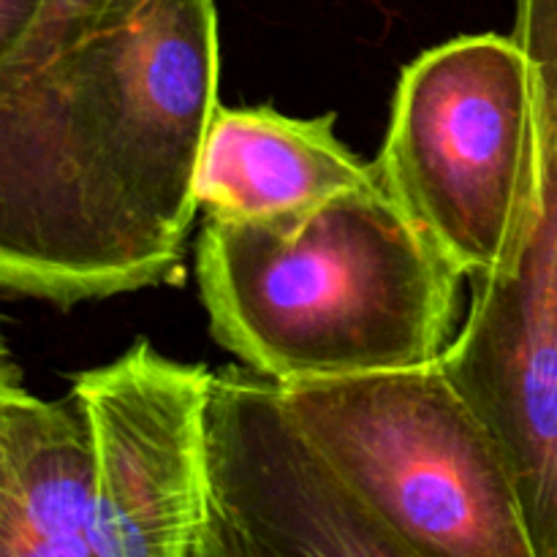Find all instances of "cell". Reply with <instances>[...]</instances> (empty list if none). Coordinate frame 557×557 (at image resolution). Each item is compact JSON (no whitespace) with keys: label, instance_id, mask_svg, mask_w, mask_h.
Segmentation results:
<instances>
[{"label":"cell","instance_id":"1","mask_svg":"<svg viewBox=\"0 0 557 557\" xmlns=\"http://www.w3.org/2000/svg\"><path fill=\"white\" fill-rule=\"evenodd\" d=\"M215 0H112L36 65H0V286L74 308L166 283L221 107Z\"/></svg>","mask_w":557,"mask_h":557},{"label":"cell","instance_id":"2","mask_svg":"<svg viewBox=\"0 0 557 557\" xmlns=\"http://www.w3.org/2000/svg\"><path fill=\"white\" fill-rule=\"evenodd\" d=\"M196 277L218 346L281 384L441 362L462 281L379 177L297 221H207Z\"/></svg>","mask_w":557,"mask_h":557},{"label":"cell","instance_id":"3","mask_svg":"<svg viewBox=\"0 0 557 557\" xmlns=\"http://www.w3.org/2000/svg\"><path fill=\"white\" fill-rule=\"evenodd\" d=\"M283 397L411 557H533L509 460L444 362L297 381Z\"/></svg>","mask_w":557,"mask_h":557},{"label":"cell","instance_id":"4","mask_svg":"<svg viewBox=\"0 0 557 557\" xmlns=\"http://www.w3.org/2000/svg\"><path fill=\"white\" fill-rule=\"evenodd\" d=\"M373 166L462 277H509L539 172L533 71L515 33L457 36L408 63Z\"/></svg>","mask_w":557,"mask_h":557},{"label":"cell","instance_id":"5","mask_svg":"<svg viewBox=\"0 0 557 557\" xmlns=\"http://www.w3.org/2000/svg\"><path fill=\"white\" fill-rule=\"evenodd\" d=\"M536 109V205L515 272L476 277L444 368L498 438L533 557H557V0H517Z\"/></svg>","mask_w":557,"mask_h":557},{"label":"cell","instance_id":"6","mask_svg":"<svg viewBox=\"0 0 557 557\" xmlns=\"http://www.w3.org/2000/svg\"><path fill=\"white\" fill-rule=\"evenodd\" d=\"M210 557H411L299 424L281 381L215 370L207 397Z\"/></svg>","mask_w":557,"mask_h":557},{"label":"cell","instance_id":"7","mask_svg":"<svg viewBox=\"0 0 557 557\" xmlns=\"http://www.w3.org/2000/svg\"><path fill=\"white\" fill-rule=\"evenodd\" d=\"M212 373L139 341L74 375L98 462L96 557H210Z\"/></svg>","mask_w":557,"mask_h":557},{"label":"cell","instance_id":"8","mask_svg":"<svg viewBox=\"0 0 557 557\" xmlns=\"http://www.w3.org/2000/svg\"><path fill=\"white\" fill-rule=\"evenodd\" d=\"M98 462L79 400H41L3 362L0 557H96Z\"/></svg>","mask_w":557,"mask_h":557},{"label":"cell","instance_id":"9","mask_svg":"<svg viewBox=\"0 0 557 557\" xmlns=\"http://www.w3.org/2000/svg\"><path fill=\"white\" fill-rule=\"evenodd\" d=\"M379 177L335 136V114L288 117L272 107H218L207 131L196 207L207 221H297Z\"/></svg>","mask_w":557,"mask_h":557},{"label":"cell","instance_id":"10","mask_svg":"<svg viewBox=\"0 0 557 557\" xmlns=\"http://www.w3.org/2000/svg\"><path fill=\"white\" fill-rule=\"evenodd\" d=\"M112 0H47L20 52L0 65H36L90 30Z\"/></svg>","mask_w":557,"mask_h":557},{"label":"cell","instance_id":"11","mask_svg":"<svg viewBox=\"0 0 557 557\" xmlns=\"http://www.w3.org/2000/svg\"><path fill=\"white\" fill-rule=\"evenodd\" d=\"M44 5L47 0H0V63L20 52Z\"/></svg>","mask_w":557,"mask_h":557}]
</instances>
